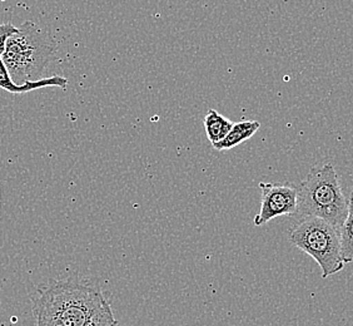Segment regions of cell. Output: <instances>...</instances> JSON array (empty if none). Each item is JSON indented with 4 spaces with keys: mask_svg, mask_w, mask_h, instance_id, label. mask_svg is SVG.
Instances as JSON below:
<instances>
[{
    "mask_svg": "<svg viewBox=\"0 0 353 326\" xmlns=\"http://www.w3.org/2000/svg\"><path fill=\"white\" fill-rule=\"evenodd\" d=\"M33 299L35 326H114L112 304L99 284L81 276L50 280Z\"/></svg>",
    "mask_w": 353,
    "mask_h": 326,
    "instance_id": "cell-1",
    "label": "cell"
},
{
    "mask_svg": "<svg viewBox=\"0 0 353 326\" xmlns=\"http://www.w3.org/2000/svg\"><path fill=\"white\" fill-rule=\"evenodd\" d=\"M55 41L33 21H24L18 33L7 41L3 63L12 81L29 90L59 87L65 88L68 81L61 75L41 78L48 63L54 58Z\"/></svg>",
    "mask_w": 353,
    "mask_h": 326,
    "instance_id": "cell-2",
    "label": "cell"
},
{
    "mask_svg": "<svg viewBox=\"0 0 353 326\" xmlns=\"http://www.w3.org/2000/svg\"><path fill=\"white\" fill-rule=\"evenodd\" d=\"M297 189V216L321 218L341 231L348 215V200L331 163L313 169Z\"/></svg>",
    "mask_w": 353,
    "mask_h": 326,
    "instance_id": "cell-3",
    "label": "cell"
},
{
    "mask_svg": "<svg viewBox=\"0 0 353 326\" xmlns=\"http://www.w3.org/2000/svg\"><path fill=\"white\" fill-rule=\"evenodd\" d=\"M290 242L319 264L323 279L345 269L340 231L321 218H302L290 231Z\"/></svg>",
    "mask_w": 353,
    "mask_h": 326,
    "instance_id": "cell-4",
    "label": "cell"
},
{
    "mask_svg": "<svg viewBox=\"0 0 353 326\" xmlns=\"http://www.w3.org/2000/svg\"><path fill=\"white\" fill-rule=\"evenodd\" d=\"M261 210L254 216V226H263L279 216L297 213L299 189L292 184L261 182Z\"/></svg>",
    "mask_w": 353,
    "mask_h": 326,
    "instance_id": "cell-5",
    "label": "cell"
},
{
    "mask_svg": "<svg viewBox=\"0 0 353 326\" xmlns=\"http://www.w3.org/2000/svg\"><path fill=\"white\" fill-rule=\"evenodd\" d=\"M261 123L259 121H241L233 123L230 133L221 142L213 144L216 151H230L239 144L248 141L259 131Z\"/></svg>",
    "mask_w": 353,
    "mask_h": 326,
    "instance_id": "cell-6",
    "label": "cell"
},
{
    "mask_svg": "<svg viewBox=\"0 0 353 326\" xmlns=\"http://www.w3.org/2000/svg\"><path fill=\"white\" fill-rule=\"evenodd\" d=\"M232 127L233 122L231 119L221 115L216 109H210L204 117V131L212 146L224 140Z\"/></svg>",
    "mask_w": 353,
    "mask_h": 326,
    "instance_id": "cell-7",
    "label": "cell"
},
{
    "mask_svg": "<svg viewBox=\"0 0 353 326\" xmlns=\"http://www.w3.org/2000/svg\"><path fill=\"white\" fill-rule=\"evenodd\" d=\"M341 253L345 264L353 261V196L348 200V215L340 231Z\"/></svg>",
    "mask_w": 353,
    "mask_h": 326,
    "instance_id": "cell-8",
    "label": "cell"
},
{
    "mask_svg": "<svg viewBox=\"0 0 353 326\" xmlns=\"http://www.w3.org/2000/svg\"><path fill=\"white\" fill-rule=\"evenodd\" d=\"M114 326H119V323H118V324H116V325Z\"/></svg>",
    "mask_w": 353,
    "mask_h": 326,
    "instance_id": "cell-9",
    "label": "cell"
},
{
    "mask_svg": "<svg viewBox=\"0 0 353 326\" xmlns=\"http://www.w3.org/2000/svg\"><path fill=\"white\" fill-rule=\"evenodd\" d=\"M352 196H353V192H352Z\"/></svg>",
    "mask_w": 353,
    "mask_h": 326,
    "instance_id": "cell-10",
    "label": "cell"
}]
</instances>
